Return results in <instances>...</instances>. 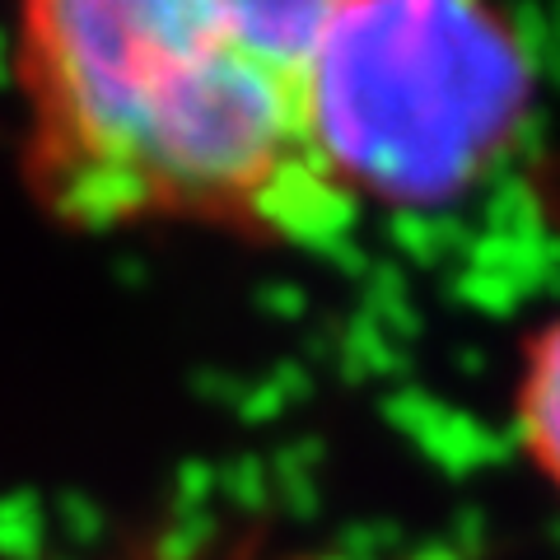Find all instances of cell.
Masks as SVG:
<instances>
[{
	"label": "cell",
	"mask_w": 560,
	"mask_h": 560,
	"mask_svg": "<svg viewBox=\"0 0 560 560\" xmlns=\"http://www.w3.org/2000/svg\"><path fill=\"white\" fill-rule=\"evenodd\" d=\"M341 0H20L24 173L84 234L215 230L308 243L350 220L304 136Z\"/></svg>",
	"instance_id": "1"
},
{
	"label": "cell",
	"mask_w": 560,
	"mask_h": 560,
	"mask_svg": "<svg viewBox=\"0 0 560 560\" xmlns=\"http://www.w3.org/2000/svg\"><path fill=\"white\" fill-rule=\"evenodd\" d=\"M537 84L500 0H341L304 90L313 168L346 215L453 206L514 160Z\"/></svg>",
	"instance_id": "2"
},
{
	"label": "cell",
	"mask_w": 560,
	"mask_h": 560,
	"mask_svg": "<svg viewBox=\"0 0 560 560\" xmlns=\"http://www.w3.org/2000/svg\"><path fill=\"white\" fill-rule=\"evenodd\" d=\"M510 430L518 463L560 504V308L518 346L510 383Z\"/></svg>",
	"instance_id": "3"
}]
</instances>
